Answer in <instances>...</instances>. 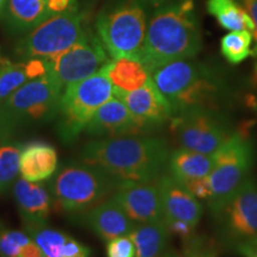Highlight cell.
I'll return each mask as SVG.
<instances>
[{"label":"cell","mask_w":257,"mask_h":257,"mask_svg":"<svg viewBox=\"0 0 257 257\" xmlns=\"http://www.w3.org/2000/svg\"><path fill=\"white\" fill-rule=\"evenodd\" d=\"M0 231H3V224H2V221H0Z\"/></svg>","instance_id":"41"},{"label":"cell","mask_w":257,"mask_h":257,"mask_svg":"<svg viewBox=\"0 0 257 257\" xmlns=\"http://www.w3.org/2000/svg\"><path fill=\"white\" fill-rule=\"evenodd\" d=\"M16 131H17V127L11 123L4 112L0 110V144L9 142Z\"/></svg>","instance_id":"34"},{"label":"cell","mask_w":257,"mask_h":257,"mask_svg":"<svg viewBox=\"0 0 257 257\" xmlns=\"http://www.w3.org/2000/svg\"><path fill=\"white\" fill-rule=\"evenodd\" d=\"M24 231L40 246L44 257H91L87 245L47 223H24Z\"/></svg>","instance_id":"18"},{"label":"cell","mask_w":257,"mask_h":257,"mask_svg":"<svg viewBox=\"0 0 257 257\" xmlns=\"http://www.w3.org/2000/svg\"><path fill=\"white\" fill-rule=\"evenodd\" d=\"M113 85L105 67L89 78L64 89L57 112V134L64 144H72L85 131L96 110L113 98Z\"/></svg>","instance_id":"6"},{"label":"cell","mask_w":257,"mask_h":257,"mask_svg":"<svg viewBox=\"0 0 257 257\" xmlns=\"http://www.w3.org/2000/svg\"><path fill=\"white\" fill-rule=\"evenodd\" d=\"M249 243H251L253 246H256V248H257V237H256V238H255V239L250 240V242H249Z\"/></svg>","instance_id":"39"},{"label":"cell","mask_w":257,"mask_h":257,"mask_svg":"<svg viewBox=\"0 0 257 257\" xmlns=\"http://www.w3.org/2000/svg\"><path fill=\"white\" fill-rule=\"evenodd\" d=\"M14 197L24 223H47L49 219L53 197L44 184L19 179L15 182Z\"/></svg>","instance_id":"19"},{"label":"cell","mask_w":257,"mask_h":257,"mask_svg":"<svg viewBox=\"0 0 257 257\" xmlns=\"http://www.w3.org/2000/svg\"><path fill=\"white\" fill-rule=\"evenodd\" d=\"M207 11L226 30H248L250 32L255 30L251 17L236 0H207Z\"/></svg>","instance_id":"25"},{"label":"cell","mask_w":257,"mask_h":257,"mask_svg":"<svg viewBox=\"0 0 257 257\" xmlns=\"http://www.w3.org/2000/svg\"><path fill=\"white\" fill-rule=\"evenodd\" d=\"M113 94L127 106L138 123L147 134L159 130L174 115L172 106L155 87L152 79L142 87L131 92H121L113 88Z\"/></svg>","instance_id":"13"},{"label":"cell","mask_w":257,"mask_h":257,"mask_svg":"<svg viewBox=\"0 0 257 257\" xmlns=\"http://www.w3.org/2000/svg\"><path fill=\"white\" fill-rule=\"evenodd\" d=\"M169 123L180 148L207 155L216 154L234 134L226 117L210 108L180 112Z\"/></svg>","instance_id":"10"},{"label":"cell","mask_w":257,"mask_h":257,"mask_svg":"<svg viewBox=\"0 0 257 257\" xmlns=\"http://www.w3.org/2000/svg\"><path fill=\"white\" fill-rule=\"evenodd\" d=\"M2 257H44L40 246L29 234L18 230L0 231Z\"/></svg>","instance_id":"26"},{"label":"cell","mask_w":257,"mask_h":257,"mask_svg":"<svg viewBox=\"0 0 257 257\" xmlns=\"http://www.w3.org/2000/svg\"><path fill=\"white\" fill-rule=\"evenodd\" d=\"M184 186L198 200L207 201L208 198H210L211 188L210 182H208V176H206V178L191 180V181L184 184Z\"/></svg>","instance_id":"32"},{"label":"cell","mask_w":257,"mask_h":257,"mask_svg":"<svg viewBox=\"0 0 257 257\" xmlns=\"http://www.w3.org/2000/svg\"><path fill=\"white\" fill-rule=\"evenodd\" d=\"M8 21L17 32H29L53 16L46 0H8Z\"/></svg>","instance_id":"23"},{"label":"cell","mask_w":257,"mask_h":257,"mask_svg":"<svg viewBox=\"0 0 257 257\" xmlns=\"http://www.w3.org/2000/svg\"><path fill=\"white\" fill-rule=\"evenodd\" d=\"M57 166V152L51 144L32 141L22 148L19 173L24 180L31 182L46 181L55 174Z\"/></svg>","instance_id":"20"},{"label":"cell","mask_w":257,"mask_h":257,"mask_svg":"<svg viewBox=\"0 0 257 257\" xmlns=\"http://www.w3.org/2000/svg\"><path fill=\"white\" fill-rule=\"evenodd\" d=\"M85 133L94 138L148 135L124 101L117 96L111 98L96 110Z\"/></svg>","instance_id":"17"},{"label":"cell","mask_w":257,"mask_h":257,"mask_svg":"<svg viewBox=\"0 0 257 257\" xmlns=\"http://www.w3.org/2000/svg\"><path fill=\"white\" fill-rule=\"evenodd\" d=\"M0 257H2V256H0Z\"/></svg>","instance_id":"44"},{"label":"cell","mask_w":257,"mask_h":257,"mask_svg":"<svg viewBox=\"0 0 257 257\" xmlns=\"http://www.w3.org/2000/svg\"><path fill=\"white\" fill-rule=\"evenodd\" d=\"M63 89L53 74L48 72L41 78L25 82L0 102L11 123L17 127L37 126L57 117Z\"/></svg>","instance_id":"9"},{"label":"cell","mask_w":257,"mask_h":257,"mask_svg":"<svg viewBox=\"0 0 257 257\" xmlns=\"http://www.w3.org/2000/svg\"><path fill=\"white\" fill-rule=\"evenodd\" d=\"M169 155L163 138L140 135L89 141L80 152V160L120 181H156L166 173Z\"/></svg>","instance_id":"1"},{"label":"cell","mask_w":257,"mask_h":257,"mask_svg":"<svg viewBox=\"0 0 257 257\" xmlns=\"http://www.w3.org/2000/svg\"><path fill=\"white\" fill-rule=\"evenodd\" d=\"M105 70L113 88L121 92L135 91L150 80V74L142 62L126 57L111 60Z\"/></svg>","instance_id":"24"},{"label":"cell","mask_w":257,"mask_h":257,"mask_svg":"<svg viewBox=\"0 0 257 257\" xmlns=\"http://www.w3.org/2000/svg\"><path fill=\"white\" fill-rule=\"evenodd\" d=\"M181 257H218V248L213 240L195 233L184 240Z\"/></svg>","instance_id":"30"},{"label":"cell","mask_w":257,"mask_h":257,"mask_svg":"<svg viewBox=\"0 0 257 257\" xmlns=\"http://www.w3.org/2000/svg\"><path fill=\"white\" fill-rule=\"evenodd\" d=\"M255 157L252 141L237 131L216 153V162L208 175L211 195L206 201L214 217L248 180Z\"/></svg>","instance_id":"7"},{"label":"cell","mask_w":257,"mask_h":257,"mask_svg":"<svg viewBox=\"0 0 257 257\" xmlns=\"http://www.w3.org/2000/svg\"><path fill=\"white\" fill-rule=\"evenodd\" d=\"M255 107H256V110H257V101L255 102Z\"/></svg>","instance_id":"42"},{"label":"cell","mask_w":257,"mask_h":257,"mask_svg":"<svg viewBox=\"0 0 257 257\" xmlns=\"http://www.w3.org/2000/svg\"><path fill=\"white\" fill-rule=\"evenodd\" d=\"M136 249L130 236H120L106 243L107 257H135Z\"/></svg>","instance_id":"31"},{"label":"cell","mask_w":257,"mask_h":257,"mask_svg":"<svg viewBox=\"0 0 257 257\" xmlns=\"http://www.w3.org/2000/svg\"><path fill=\"white\" fill-rule=\"evenodd\" d=\"M156 184L165 223L185 221L197 229L202 217V205L198 199L169 173L161 175Z\"/></svg>","instance_id":"16"},{"label":"cell","mask_w":257,"mask_h":257,"mask_svg":"<svg viewBox=\"0 0 257 257\" xmlns=\"http://www.w3.org/2000/svg\"><path fill=\"white\" fill-rule=\"evenodd\" d=\"M6 4H8V0H0V16H2L3 11H4Z\"/></svg>","instance_id":"38"},{"label":"cell","mask_w":257,"mask_h":257,"mask_svg":"<svg viewBox=\"0 0 257 257\" xmlns=\"http://www.w3.org/2000/svg\"><path fill=\"white\" fill-rule=\"evenodd\" d=\"M85 16L79 11L76 4L61 14L49 18L29 31L18 41L16 54L23 60H51L69 49L86 31Z\"/></svg>","instance_id":"8"},{"label":"cell","mask_w":257,"mask_h":257,"mask_svg":"<svg viewBox=\"0 0 257 257\" xmlns=\"http://www.w3.org/2000/svg\"><path fill=\"white\" fill-rule=\"evenodd\" d=\"M22 146L18 142H6L0 146V193L14 184L19 173Z\"/></svg>","instance_id":"29"},{"label":"cell","mask_w":257,"mask_h":257,"mask_svg":"<svg viewBox=\"0 0 257 257\" xmlns=\"http://www.w3.org/2000/svg\"><path fill=\"white\" fill-rule=\"evenodd\" d=\"M161 257H181V253L173 249H168Z\"/></svg>","instance_id":"36"},{"label":"cell","mask_w":257,"mask_h":257,"mask_svg":"<svg viewBox=\"0 0 257 257\" xmlns=\"http://www.w3.org/2000/svg\"><path fill=\"white\" fill-rule=\"evenodd\" d=\"M112 195L136 224L163 220L156 181H121Z\"/></svg>","instance_id":"14"},{"label":"cell","mask_w":257,"mask_h":257,"mask_svg":"<svg viewBox=\"0 0 257 257\" xmlns=\"http://www.w3.org/2000/svg\"><path fill=\"white\" fill-rule=\"evenodd\" d=\"M221 233L233 243L250 242L257 237V182L249 176L216 216Z\"/></svg>","instance_id":"12"},{"label":"cell","mask_w":257,"mask_h":257,"mask_svg":"<svg viewBox=\"0 0 257 257\" xmlns=\"http://www.w3.org/2000/svg\"><path fill=\"white\" fill-rule=\"evenodd\" d=\"M128 236L136 249L135 257H161L168 250L170 232L165 220L138 223Z\"/></svg>","instance_id":"22"},{"label":"cell","mask_w":257,"mask_h":257,"mask_svg":"<svg viewBox=\"0 0 257 257\" xmlns=\"http://www.w3.org/2000/svg\"><path fill=\"white\" fill-rule=\"evenodd\" d=\"M216 162V154L207 155L193 150L178 148L170 152L168 160V173L180 184L191 180L206 178L210 175Z\"/></svg>","instance_id":"21"},{"label":"cell","mask_w":257,"mask_h":257,"mask_svg":"<svg viewBox=\"0 0 257 257\" xmlns=\"http://www.w3.org/2000/svg\"><path fill=\"white\" fill-rule=\"evenodd\" d=\"M74 220L93 231L102 242L128 236L136 223L127 216L113 195L88 210L78 213Z\"/></svg>","instance_id":"15"},{"label":"cell","mask_w":257,"mask_h":257,"mask_svg":"<svg viewBox=\"0 0 257 257\" xmlns=\"http://www.w3.org/2000/svg\"><path fill=\"white\" fill-rule=\"evenodd\" d=\"M30 81L25 62H12L0 57V102L8 99L25 82Z\"/></svg>","instance_id":"27"},{"label":"cell","mask_w":257,"mask_h":257,"mask_svg":"<svg viewBox=\"0 0 257 257\" xmlns=\"http://www.w3.org/2000/svg\"><path fill=\"white\" fill-rule=\"evenodd\" d=\"M240 4L246 10L250 17H251L253 24H255V30L251 32V36L256 42V46L251 50L253 57L257 60V0H239Z\"/></svg>","instance_id":"33"},{"label":"cell","mask_w":257,"mask_h":257,"mask_svg":"<svg viewBox=\"0 0 257 257\" xmlns=\"http://www.w3.org/2000/svg\"><path fill=\"white\" fill-rule=\"evenodd\" d=\"M201 49L200 27L193 0H172L161 5L148 22L138 61L149 74L176 60L193 59Z\"/></svg>","instance_id":"2"},{"label":"cell","mask_w":257,"mask_h":257,"mask_svg":"<svg viewBox=\"0 0 257 257\" xmlns=\"http://www.w3.org/2000/svg\"><path fill=\"white\" fill-rule=\"evenodd\" d=\"M251 32L248 30L231 31L221 38L223 56L232 64H238L251 54Z\"/></svg>","instance_id":"28"},{"label":"cell","mask_w":257,"mask_h":257,"mask_svg":"<svg viewBox=\"0 0 257 257\" xmlns=\"http://www.w3.org/2000/svg\"><path fill=\"white\" fill-rule=\"evenodd\" d=\"M253 78H255V80L257 81V64H256V68H255V75H253Z\"/></svg>","instance_id":"40"},{"label":"cell","mask_w":257,"mask_h":257,"mask_svg":"<svg viewBox=\"0 0 257 257\" xmlns=\"http://www.w3.org/2000/svg\"><path fill=\"white\" fill-rule=\"evenodd\" d=\"M150 79L174 114L191 108L220 111L223 86L210 69L195 61L186 59L166 63L153 70Z\"/></svg>","instance_id":"3"},{"label":"cell","mask_w":257,"mask_h":257,"mask_svg":"<svg viewBox=\"0 0 257 257\" xmlns=\"http://www.w3.org/2000/svg\"><path fill=\"white\" fill-rule=\"evenodd\" d=\"M234 249H236V251L243 257H257V248L249 242L236 244V245H234Z\"/></svg>","instance_id":"35"},{"label":"cell","mask_w":257,"mask_h":257,"mask_svg":"<svg viewBox=\"0 0 257 257\" xmlns=\"http://www.w3.org/2000/svg\"><path fill=\"white\" fill-rule=\"evenodd\" d=\"M120 180L83 161H70L50 181L49 189L60 210L78 214L111 197Z\"/></svg>","instance_id":"5"},{"label":"cell","mask_w":257,"mask_h":257,"mask_svg":"<svg viewBox=\"0 0 257 257\" xmlns=\"http://www.w3.org/2000/svg\"><path fill=\"white\" fill-rule=\"evenodd\" d=\"M112 59L98 35L91 30L74 46L49 61V72L64 91L68 86L98 73Z\"/></svg>","instance_id":"11"},{"label":"cell","mask_w":257,"mask_h":257,"mask_svg":"<svg viewBox=\"0 0 257 257\" xmlns=\"http://www.w3.org/2000/svg\"><path fill=\"white\" fill-rule=\"evenodd\" d=\"M147 27V0H113L95 19V34L112 60L140 59Z\"/></svg>","instance_id":"4"},{"label":"cell","mask_w":257,"mask_h":257,"mask_svg":"<svg viewBox=\"0 0 257 257\" xmlns=\"http://www.w3.org/2000/svg\"><path fill=\"white\" fill-rule=\"evenodd\" d=\"M46 2H48V0H46Z\"/></svg>","instance_id":"43"},{"label":"cell","mask_w":257,"mask_h":257,"mask_svg":"<svg viewBox=\"0 0 257 257\" xmlns=\"http://www.w3.org/2000/svg\"><path fill=\"white\" fill-rule=\"evenodd\" d=\"M167 2H169V0H149L150 4H152L153 6H155V8H159V6L163 5Z\"/></svg>","instance_id":"37"}]
</instances>
